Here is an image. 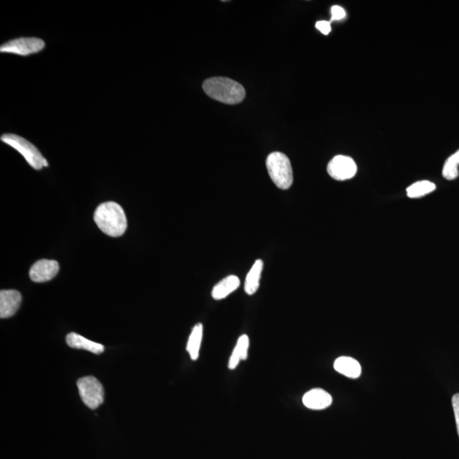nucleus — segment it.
<instances>
[{
    "label": "nucleus",
    "mask_w": 459,
    "mask_h": 459,
    "mask_svg": "<svg viewBox=\"0 0 459 459\" xmlns=\"http://www.w3.org/2000/svg\"><path fill=\"white\" fill-rule=\"evenodd\" d=\"M332 398L330 393L322 389H313L303 397V404L309 409L323 410L330 407Z\"/></svg>",
    "instance_id": "obj_10"
},
{
    "label": "nucleus",
    "mask_w": 459,
    "mask_h": 459,
    "mask_svg": "<svg viewBox=\"0 0 459 459\" xmlns=\"http://www.w3.org/2000/svg\"><path fill=\"white\" fill-rule=\"evenodd\" d=\"M248 347H250V339L246 335H243L238 339L234 351L231 354L229 361L230 369L237 368L240 361L247 359Z\"/></svg>",
    "instance_id": "obj_15"
},
{
    "label": "nucleus",
    "mask_w": 459,
    "mask_h": 459,
    "mask_svg": "<svg viewBox=\"0 0 459 459\" xmlns=\"http://www.w3.org/2000/svg\"><path fill=\"white\" fill-rule=\"evenodd\" d=\"M263 261L257 260L250 272L248 273L245 284H244V290H245L248 296H252L259 289L260 277L263 271Z\"/></svg>",
    "instance_id": "obj_14"
},
{
    "label": "nucleus",
    "mask_w": 459,
    "mask_h": 459,
    "mask_svg": "<svg viewBox=\"0 0 459 459\" xmlns=\"http://www.w3.org/2000/svg\"><path fill=\"white\" fill-rule=\"evenodd\" d=\"M436 185L429 180L418 181L407 188V196L410 199H419L436 190Z\"/></svg>",
    "instance_id": "obj_17"
},
{
    "label": "nucleus",
    "mask_w": 459,
    "mask_h": 459,
    "mask_svg": "<svg viewBox=\"0 0 459 459\" xmlns=\"http://www.w3.org/2000/svg\"><path fill=\"white\" fill-rule=\"evenodd\" d=\"M94 220L99 229L109 237H120L127 229V218L124 209L115 202H107L98 206Z\"/></svg>",
    "instance_id": "obj_1"
},
{
    "label": "nucleus",
    "mask_w": 459,
    "mask_h": 459,
    "mask_svg": "<svg viewBox=\"0 0 459 459\" xmlns=\"http://www.w3.org/2000/svg\"><path fill=\"white\" fill-rule=\"evenodd\" d=\"M267 168L274 184L281 190H287L292 186L294 176L291 163L284 153L275 151L267 159Z\"/></svg>",
    "instance_id": "obj_3"
},
{
    "label": "nucleus",
    "mask_w": 459,
    "mask_h": 459,
    "mask_svg": "<svg viewBox=\"0 0 459 459\" xmlns=\"http://www.w3.org/2000/svg\"><path fill=\"white\" fill-rule=\"evenodd\" d=\"M204 91L209 98L222 103L235 105L245 98V88L242 84L228 78L216 77L205 80Z\"/></svg>",
    "instance_id": "obj_2"
},
{
    "label": "nucleus",
    "mask_w": 459,
    "mask_h": 459,
    "mask_svg": "<svg viewBox=\"0 0 459 459\" xmlns=\"http://www.w3.org/2000/svg\"><path fill=\"white\" fill-rule=\"evenodd\" d=\"M22 303V294L16 290H1L0 292V318L14 315Z\"/></svg>",
    "instance_id": "obj_9"
},
{
    "label": "nucleus",
    "mask_w": 459,
    "mask_h": 459,
    "mask_svg": "<svg viewBox=\"0 0 459 459\" xmlns=\"http://www.w3.org/2000/svg\"><path fill=\"white\" fill-rule=\"evenodd\" d=\"M239 286L240 280L237 276L226 277V279L214 286L212 290V297L216 301L223 300L237 290Z\"/></svg>",
    "instance_id": "obj_13"
},
{
    "label": "nucleus",
    "mask_w": 459,
    "mask_h": 459,
    "mask_svg": "<svg viewBox=\"0 0 459 459\" xmlns=\"http://www.w3.org/2000/svg\"><path fill=\"white\" fill-rule=\"evenodd\" d=\"M204 327L203 324L199 323L192 328L187 347V351L190 354L193 361H196L199 356L202 339H203Z\"/></svg>",
    "instance_id": "obj_16"
},
{
    "label": "nucleus",
    "mask_w": 459,
    "mask_h": 459,
    "mask_svg": "<svg viewBox=\"0 0 459 459\" xmlns=\"http://www.w3.org/2000/svg\"><path fill=\"white\" fill-rule=\"evenodd\" d=\"M459 150L451 156L445 163L442 175L445 179L453 180L458 176Z\"/></svg>",
    "instance_id": "obj_18"
},
{
    "label": "nucleus",
    "mask_w": 459,
    "mask_h": 459,
    "mask_svg": "<svg viewBox=\"0 0 459 459\" xmlns=\"http://www.w3.org/2000/svg\"><path fill=\"white\" fill-rule=\"evenodd\" d=\"M455 419H456L458 433L459 436V393L455 394L452 399Z\"/></svg>",
    "instance_id": "obj_20"
},
{
    "label": "nucleus",
    "mask_w": 459,
    "mask_h": 459,
    "mask_svg": "<svg viewBox=\"0 0 459 459\" xmlns=\"http://www.w3.org/2000/svg\"><path fill=\"white\" fill-rule=\"evenodd\" d=\"M45 47V42L37 37H20L3 44L0 52L29 56L41 52Z\"/></svg>",
    "instance_id": "obj_6"
},
{
    "label": "nucleus",
    "mask_w": 459,
    "mask_h": 459,
    "mask_svg": "<svg viewBox=\"0 0 459 459\" xmlns=\"http://www.w3.org/2000/svg\"><path fill=\"white\" fill-rule=\"evenodd\" d=\"M77 386L80 397L91 409H96L104 402L105 393L103 386L98 378L87 376L79 378Z\"/></svg>",
    "instance_id": "obj_5"
},
{
    "label": "nucleus",
    "mask_w": 459,
    "mask_h": 459,
    "mask_svg": "<svg viewBox=\"0 0 459 459\" xmlns=\"http://www.w3.org/2000/svg\"><path fill=\"white\" fill-rule=\"evenodd\" d=\"M315 28L324 35H330L332 30L331 23L330 22H327V21H320V22L315 23Z\"/></svg>",
    "instance_id": "obj_21"
},
{
    "label": "nucleus",
    "mask_w": 459,
    "mask_h": 459,
    "mask_svg": "<svg viewBox=\"0 0 459 459\" xmlns=\"http://www.w3.org/2000/svg\"><path fill=\"white\" fill-rule=\"evenodd\" d=\"M66 341L71 348L86 349V351L96 354V355L102 354L105 349L103 344L93 342V341L84 338L76 332H70L69 335H67Z\"/></svg>",
    "instance_id": "obj_11"
},
{
    "label": "nucleus",
    "mask_w": 459,
    "mask_h": 459,
    "mask_svg": "<svg viewBox=\"0 0 459 459\" xmlns=\"http://www.w3.org/2000/svg\"><path fill=\"white\" fill-rule=\"evenodd\" d=\"M59 264L56 260H41L33 264L29 276L35 283H45L54 279L59 272Z\"/></svg>",
    "instance_id": "obj_8"
},
{
    "label": "nucleus",
    "mask_w": 459,
    "mask_h": 459,
    "mask_svg": "<svg viewBox=\"0 0 459 459\" xmlns=\"http://www.w3.org/2000/svg\"><path fill=\"white\" fill-rule=\"evenodd\" d=\"M356 163L353 158L348 157V156H336L327 165L328 175L336 180L351 179L356 175Z\"/></svg>",
    "instance_id": "obj_7"
},
{
    "label": "nucleus",
    "mask_w": 459,
    "mask_h": 459,
    "mask_svg": "<svg viewBox=\"0 0 459 459\" xmlns=\"http://www.w3.org/2000/svg\"><path fill=\"white\" fill-rule=\"evenodd\" d=\"M1 141L11 146L12 149L19 151L23 155V157L26 159L29 165L35 168V170H40L45 167V158H43L37 147L27 141L26 139L16 136L14 134H5L1 136Z\"/></svg>",
    "instance_id": "obj_4"
},
{
    "label": "nucleus",
    "mask_w": 459,
    "mask_h": 459,
    "mask_svg": "<svg viewBox=\"0 0 459 459\" xmlns=\"http://www.w3.org/2000/svg\"><path fill=\"white\" fill-rule=\"evenodd\" d=\"M335 369L349 378H359L361 374V366L359 362L349 356L339 357L335 362Z\"/></svg>",
    "instance_id": "obj_12"
},
{
    "label": "nucleus",
    "mask_w": 459,
    "mask_h": 459,
    "mask_svg": "<svg viewBox=\"0 0 459 459\" xmlns=\"http://www.w3.org/2000/svg\"><path fill=\"white\" fill-rule=\"evenodd\" d=\"M332 18L331 21H339L342 20L347 16V12L343 9L342 7L339 6H335L332 7L331 9Z\"/></svg>",
    "instance_id": "obj_19"
}]
</instances>
